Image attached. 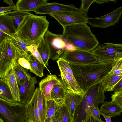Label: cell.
I'll list each match as a JSON object with an SVG mask.
<instances>
[{"label": "cell", "instance_id": "8992f818", "mask_svg": "<svg viewBox=\"0 0 122 122\" xmlns=\"http://www.w3.org/2000/svg\"><path fill=\"white\" fill-rule=\"evenodd\" d=\"M0 113L6 122H24L28 119L26 105L19 102H8L0 98Z\"/></svg>", "mask_w": 122, "mask_h": 122}, {"label": "cell", "instance_id": "ee69618b", "mask_svg": "<svg viewBox=\"0 0 122 122\" xmlns=\"http://www.w3.org/2000/svg\"><path fill=\"white\" fill-rule=\"evenodd\" d=\"M101 115H102L104 117L106 122H112L111 117H110L107 116L101 112Z\"/></svg>", "mask_w": 122, "mask_h": 122}, {"label": "cell", "instance_id": "ffe728a7", "mask_svg": "<svg viewBox=\"0 0 122 122\" xmlns=\"http://www.w3.org/2000/svg\"><path fill=\"white\" fill-rule=\"evenodd\" d=\"M0 31L11 37L17 35L16 30L11 20L5 13H0Z\"/></svg>", "mask_w": 122, "mask_h": 122}, {"label": "cell", "instance_id": "cb8c5ba5", "mask_svg": "<svg viewBox=\"0 0 122 122\" xmlns=\"http://www.w3.org/2000/svg\"><path fill=\"white\" fill-rule=\"evenodd\" d=\"M10 37L12 43L19 54L28 60L31 55L27 48V46L30 45L20 40L17 37V35L14 37Z\"/></svg>", "mask_w": 122, "mask_h": 122}, {"label": "cell", "instance_id": "7bdbcfd3", "mask_svg": "<svg viewBox=\"0 0 122 122\" xmlns=\"http://www.w3.org/2000/svg\"><path fill=\"white\" fill-rule=\"evenodd\" d=\"M88 122H105L102 120H100L91 116L89 119Z\"/></svg>", "mask_w": 122, "mask_h": 122}, {"label": "cell", "instance_id": "836d02e7", "mask_svg": "<svg viewBox=\"0 0 122 122\" xmlns=\"http://www.w3.org/2000/svg\"><path fill=\"white\" fill-rule=\"evenodd\" d=\"M111 98L112 101L122 108V90L114 92Z\"/></svg>", "mask_w": 122, "mask_h": 122}, {"label": "cell", "instance_id": "ba28073f", "mask_svg": "<svg viewBox=\"0 0 122 122\" xmlns=\"http://www.w3.org/2000/svg\"><path fill=\"white\" fill-rule=\"evenodd\" d=\"M57 62L61 73V81L67 90L83 95L84 92L75 78L70 63L60 58Z\"/></svg>", "mask_w": 122, "mask_h": 122}, {"label": "cell", "instance_id": "f35d334b", "mask_svg": "<svg viewBox=\"0 0 122 122\" xmlns=\"http://www.w3.org/2000/svg\"><path fill=\"white\" fill-rule=\"evenodd\" d=\"M122 90V79L120 80L114 87L113 91L114 92L119 91Z\"/></svg>", "mask_w": 122, "mask_h": 122}, {"label": "cell", "instance_id": "3957f363", "mask_svg": "<svg viewBox=\"0 0 122 122\" xmlns=\"http://www.w3.org/2000/svg\"><path fill=\"white\" fill-rule=\"evenodd\" d=\"M49 24L46 16L31 14L25 17L20 24L16 31L17 36L26 43L37 46Z\"/></svg>", "mask_w": 122, "mask_h": 122}, {"label": "cell", "instance_id": "b9f144b4", "mask_svg": "<svg viewBox=\"0 0 122 122\" xmlns=\"http://www.w3.org/2000/svg\"><path fill=\"white\" fill-rule=\"evenodd\" d=\"M110 1H113L114 2H116V0H96L95 2L99 4H101L104 3L108 2Z\"/></svg>", "mask_w": 122, "mask_h": 122}, {"label": "cell", "instance_id": "484cf974", "mask_svg": "<svg viewBox=\"0 0 122 122\" xmlns=\"http://www.w3.org/2000/svg\"><path fill=\"white\" fill-rule=\"evenodd\" d=\"M5 14L11 20L17 31L20 24L25 17L31 13L29 12H23L17 10L7 12L5 13Z\"/></svg>", "mask_w": 122, "mask_h": 122}, {"label": "cell", "instance_id": "8d00e7d4", "mask_svg": "<svg viewBox=\"0 0 122 122\" xmlns=\"http://www.w3.org/2000/svg\"><path fill=\"white\" fill-rule=\"evenodd\" d=\"M17 10V8L16 6L14 7L9 6L7 7H0V13H4L11 11H15Z\"/></svg>", "mask_w": 122, "mask_h": 122}, {"label": "cell", "instance_id": "f1b7e54d", "mask_svg": "<svg viewBox=\"0 0 122 122\" xmlns=\"http://www.w3.org/2000/svg\"><path fill=\"white\" fill-rule=\"evenodd\" d=\"M37 92V104L42 122H45L46 99L39 87L36 88Z\"/></svg>", "mask_w": 122, "mask_h": 122}, {"label": "cell", "instance_id": "e575fe53", "mask_svg": "<svg viewBox=\"0 0 122 122\" xmlns=\"http://www.w3.org/2000/svg\"><path fill=\"white\" fill-rule=\"evenodd\" d=\"M96 0H81V5L80 9L86 14L88 12L89 7L91 4L95 2Z\"/></svg>", "mask_w": 122, "mask_h": 122}, {"label": "cell", "instance_id": "9a60e30c", "mask_svg": "<svg viewBox=\"0 0 122 122\" xmlns=\"http://www.w3.org/2000/svg\"><path fill=\"white\" fill-rule=\"evenodd\" d=\"M83 98V95L66 90L63 104L66 107L72 120L75 110Z\"/></svg>", "mask_w": 122, "mask_h": 122}, {"label": "cell", "instance_id": "ac0fdd59", "mask_svg": "<svg viewBox=\"0 0 122 122\" xmlns=\"http://www.w3.org/2000/svg\"><path fill=\"white\" fill-rule=\"evenodd\" d=\"M2 79L7 84L11 92L13 97L17 102L20 101V93L19 86L14 74L13 68Z\"/></svg>", "mask_w": 122, "mask_h": 122}, {"label": "cell", "instance_id": "f546056e", "mask_svg": "<svg viewBox=\"0 0 122 122\" xmlns=\"http://www.w3.org/2000/svg\"><path fill=\"white\" fill-rule=\"evenodd\" d=\"M59 105L53 99L46 100L45 122H51L52 118L57 111Z\"/></svg>", "mask_w": 122, "mask_h": 122}, {"label": "cell", "instance_id": "5bb4252c", "mask_svg": "<svg viewBox=\"0 0 122 122\" xmlns=\"http://www.w3.org/2000/svg\"><path fill=\"white\" fill-rule=\"evenodd\" d=\"M36 78H30L20 86H19L20 93L19 102L26 105L32 99L36 91L35 85L37 83Z\"/></svg>", "mask_w": 122, "mask_h": 122}, {"label": "cell", "instance_id": "c3c4849f", "mask_svg": "<svg viewBox=\"0 0 122 122\" xmlns=\"http://www.w3.org/2000/svg\"><path fill=\"white\" fill-rule=\"evenodd\" d=\"M51 122H52V121H51Z\"/></svg>", "mask_w": 122, "mask_h": 122}, {"label": "cell", "instance_id": "ab89813d", "mask_svg": "<svg viewBox=\"0 0 122 122\" xmlns=\"http://www.w3.org/2000/svg\"><path fill=\"white\" fill-rule=\"evenodd\" d=\"M52 121V122H61L58 110L53 117Z\"/></svg>", "mask_w": 122, "mask_h": 122}, {"label": "cell", "instance_id": "7dc6e473", "mask_svg": "<svg viewBox=\"0 0 122 122\" xmlns=\"http://www.w3.org/2000/svg\"><path fill=\"white\" fill-rule=\"evenodd\" d=\"M0 122H5L1 117L0 118Z\"/></svg>", "mask_w": 122, "mask_h": 122}, {"label": "cell", "instance_id": "7c38bea8", "mask_svg": "<svg viewBox=\"0 0 122 122\" xmlns=\"http://www.w3.org/2000/svg\"><path fill=\"white\" fill-rule=\"evenodd\" d=\"M54 18L62 27L81 23H86L87 15L76 12L65 11L49 15Z\"/></svg>", "mask_w": 122, "mask_h": 122}, {"label": "cell", "instance_id": "1f68e13d", "mask_svg": "<svg viewBox=\"0 0 122 122\" xmlns=\"http://www.w3.org/2000/svg\"><path fill=\"white\" fill-rule=\"evenodd\" d=\"M58 111L61 122H72L68 111L63 104L59 106Z\"/></svg>", "mask_w": 122, "mask_h": 122}, {"label": "cell", "instance_id": "e0dca14e", "mask_svg": "<svg viewBox=\"0 0 122 122\" xmlns=\"http://www.w3.org/2000/svg\"><path fill=\"white\" fill-rule=\"evenodd\" d=\"M38 94L36 89L30 101L26 105L28 119L30 122H42L38 107Z\"/></svg>", "mask_w": 122, "mask_h": 122}, {"label": "cell", "instance_id": "d4e9b609", "mask_svg": "<svg viewBox=\"0 0 122 122\" xmlns=\"http://www.w3.org/2000/svg\"><path fill=\"white\" fill-rule=\"evenodd\" d=\"M122 79V75L117 76L109 73L101 82L105 92L113 91L115 86Z\"/></svg>", "mask_w": 122, "mask_h": 122}, {"label": "cell", "instance_id": "4dcf8cb0", "mask_svg": "<svg viewBox=\"0 0 122 122\" xmlns=\"http://www.w3.org/2000/svg\"><path fill=\"white\" fill-rule=\"evenodd\" d=\"M0 97L8 102H18L14 99L9 87L1 79H0Z\"/></svg>", "mask_w": 122, "mask_h": 122}, {"label": "cell", "instance_id": "f6af8a7d", "mask_svg": "<svg viewBox=\"0 0 122 122\" xmlns=\"http://www.w3.org/2000/svg\"><path fill=\"white\" fill-rule=\"evenodd\" d=\"M3 1L5 2L8 4L10 6L13 7H16V6L14 4L13 1L11 0H4Z\"/></svg>", "mask_w": 122, "mask_h": 122}, {"label": "cell", "instance_id": "4fadbf2b", "mask_svg": "<svg viewBox=\"0 0 122 122\" xmlns=\"http://www.w3.org/2000/svg\"><path fill=\"white\" fill-rule=\"evenodd\" d=\"M65 11L76 12L86 15L87 14L73 5H65L54 2H46L39 7L34 11L36 14H49Z\"/></svg>", "mask_w": 122, "mask_h": 122}, {"label": "cell", "instance_id": "4316f807", "mask_svg": "<svg viewBox=\"0 0 122 122\" xmlns=\"http://www.w3.org/2000/svg\"><path fill=\"white\" fill-rule=\"evenodd\" d=\"M37 50L46 68L48 66V61L50 58V54L49 47L45 42L43 37L37 46Z\"/></svg>", "mask_w": 122, "mask_h": 122}, {"label": "cell", "instance_id": "d6a6232c", "mask_svg": "<svg viewBox=\"0 0 122 122\" xmlns=\"http://www.w3.org/2000/svg\"><path fill=\"white\" fill-rule=\"evenodd\" d=\"M27 48L28 51L34 57L45 66L37 50V45H30L27 46Z\"/></svg>", "mask_w": 122, "mask_h": 122}, {"label": "cell", "instance_id": "d590c367", "mask_svg": "<svg viewBox=\"0 0 122 122\" xmlns=\"http://www.w3.org/2000/svg\"><path fill=\"white\" fill-rule=\"evenodd\" d=\"M16 62L24 68L31 72L30 64L28 60L23 57H20L17 59Z\"/></svg>", "mask_w": 122, "mask_h": 122}, {"label": "cell", "instance_id": "44dd1931", "mask_svg": "<svg viewBox=\"0 0 122 122\" xmlns=\"http://www.w3.org/2000/svg\"><path fill=\"white\" fill-rule=\"evenodd\" d=\"M99 110L101 113L111 117L120 115L122 112V108L112 100L104 102Z\"/></svg>", "mask_w": 122, "mask_h": 122}, {"label": "cell", "instance_id": "60d3db41", "mask_svg": "<svg viewBox=\"0 0 122 122\" xmlns=\"http://www.w3.org/2000/svg\"><path fill=\"white\" fill-rule=\"evenodd\" d=\"M9 36L5 33L0 31V44H1Z\"/></svg>", "mask_w": 122, "mask_h": 122}, {"label": "cell", "instance_id": "603a6c76", "mask_svg": "<svg viewBox=\"0 0 122 122\" xmlns=\"http://www.w3.org/2000/svg\"><path fill=\"white\" fill-rule=\"evenodd\" d=\"M13 72L19 86H20L29 79L31 76L28 70L24 68L16 61L13 67Z\"/></svg>", "mask_w": 122, "mask_h": 122}, {"label": "cell", "instance_id": "7402d4cb", "mask_svg": "<svg viewBox=\"0 0 122 122\" xmlns=\"http://www.w3.org/2000/svg\"><path fill=\"white\" fill-rule=\"evenodd\" d=\"M67 90L61 82L54 85L50 94L51 99L54 100L59 106L64 102Z\"/></svg>", "mask_w": 122, "mask_h": 122}, {"label": "cell", "instance_id": "9c48e42d", "mask_svg": "<svg viewBox=\"0 0 122 122\" xmlns=\"http://www.w3.org/2000/svg\"><path fill=\"white\" fill-rule=\"evenodd\" d=\"M59 58L70 63L78 65H88L106 62L99 60L91 51L78 49L71 51L66 50Z\"/></svg>", "mask_w": 122, "mask_h": 122}, {"label": "cell", "instance_id": "2e32d148", "mask_svg": "<svg viewBox=\"0 0 122 122\" xmlns=\"http://www.w3.org/2000/svg\"><path fill=\"white\" fill-rule=\"evenodd\" d=\"M61 82L56 75H48L39 83V87L47 100L51 99L50 94L54 85Z\"/></svg>", "mask_w": 122, "mask_h": 122}, {"label": "cell", "instance_id": "d6986e66", "mask_svg": "<svg viewBox=\"0 0 122 122\" xmlns=\"http://www.w3.org/2000/svg\"><path fill=\"white\" fill-rule=\"evenodd\" d=\"M47 1V0H18L15 5L19 10L25 12H34L39 7Z\"/></svg>", "mask_w": 122, "mask_h": 122}, {"label": "cell", "instance_id": "74e56055", "mask_svg": "<svg viewBox=\"0 0 122 122\" xmlns=\"http://www.w3.org/2000/svg\"><path fill=\"white\" fill-rule=\"evenodd\" d=\"M101 112L98 107L95 108L93 110L91 116L100 120H101L100 118Z\"/></svg>", "mask_w": 122, "mask_h": 122}, {"label": "cell", "instance_id": "83f0119b", "mask_svg": "<svg viewBox=\"0 0 122 122\" xmlns=\"http://www.w3.org/2000/svg\"><path fill=\"white\" fill-rule=\"evenodd\" d=\"M30 65L31 72L37 76L41 77L44 76L43 71L45 66L32 54L28 60Z\"/></svg>", "mask_w": 122, "mask_h": 122}, {"label": "cell", "instance_id": "8fae6325", "mask_svg": "<svg viewBox=\"0 0 122 122\" xmlns=\"http://www.w3.org/2000/svg\"><path fill=\"white\" fill-rule=\"evenodd\" d=\"M122 13V6L111 12L99 17L87 18V23L92 27L106 28L117 23Z\"/></svg>", "mask_w": 122, "mask_h": 122}, {"label": "cell", "instance_id": "6da1fadb", "mask_svg": "<svg viewBox=\"0 0 122 122\" xmlns=\"http://www.w3.org/2000/svg\"><path fill=\"white\" fill-rule=\"evenodd\" d=\"M116 61L88 65L70 64L76 81L84 93L92 86L101 82Z\"/></svg>", "mask_w": 122, "mask_h": 122}, {"label": "cell", "instance_id": "30bf717a", "mask_svg": "<svg viewBox=\"0 0 122 122\" xmlns=\"http://www.w3.org/2000/svg\"><path fill=\"white\" fill-rule=\"evenodd\" d=\"M43 37L49 49L50 58L53 60L58 59L66 50L67 46L61 35L54 34L48 29Z\"/></svg>", "mask_w": 122, "mask_h": 122}, {"label": "cell", "instance_id": "52a82bcc", "mask_svg": "<svg viewBox=\"0 0 122 122\" xmlns=\"http://www.w3.org/2000/svg\"><path fill=\"white\" fill-rule=\"evenodd\" d=\"M91 51L102 62L116 61L122 58V44L105 43Z\"/></svg>", "mask_w": 122, "mask_h": 122}, {"label": "cell", "instance_id": "5b68a950", "mask_svg": "<svg viewBox=\"0 0 122 122\" xmlns=\"http://www.w3.org/2000/svg\"><path fill=\"white\" fill-rule=\"evenodd\" d=\"M22 57L19 53L10 36L0 44V78H3L13 67L17 59Z\"/></svg>", "mask_w": 122, "mask_h": 122}, {"label": "cell", "instance_id": "7a4b0ae2", "mask_svg": "<svg viewBox=\"0 0 122 122\" xmlns=\"http://www.w3.org/2000/svg\"><path fill=\"white\" fill-rule=\"evenodd\" d=\"M86 23L76 24L63 27L61 36L66 43L76 49L91 51L98 46L99 42Z\"/></svg>", "mask_w": 122, "mask_h": 122}, {"label": "cell", "instance_id": "bcb514c9", "mask_svg": "<svg viewBox=\"0 0 122 122\" xmlns=\"http://www.w3.org/2000/svg\"><path fill=\"white\" fill-rule=\"evenodd\" d=\"M24 122H30L28 119H26Z\"/></svg>", "mask_w": 122, "mask_h": 122}, {"label": "cell", "instance_id": "277c9868", "mask_svg": "<svg viewBox=\"0 0 122 122\" xmlns=\"http://www.w3.org/2000/svg\"><path fill=\"white\" fill-rule=\"evenodd\" d=\"M101 82L92 86L83 95L82 101L76 108L72 122H88L92 112L106 98Z\"/></svg>", "mask_w": 122, "mask_h": 122}]
</instances>
